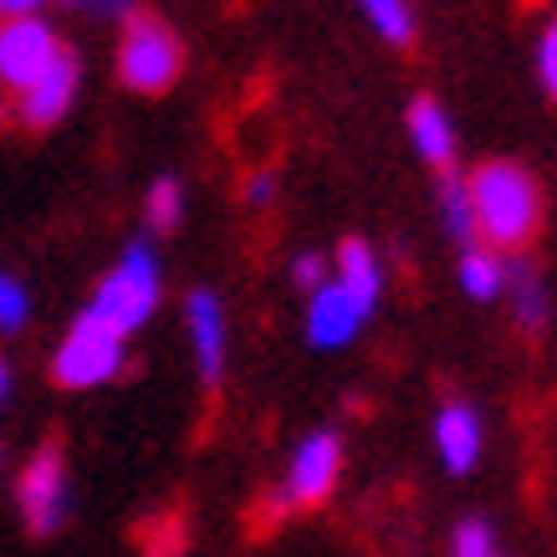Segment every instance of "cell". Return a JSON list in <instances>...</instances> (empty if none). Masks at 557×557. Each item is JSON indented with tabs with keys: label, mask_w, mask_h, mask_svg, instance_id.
Here are the masks:
<instances>
[{
	"label": "cell",
	"mask_w": 557,
	"mask_h": 557,
	"mask_svg": "<svg viewBox=\"0 0 557 557\" xmlns=\"http://www.w3.org/2000/svg\"><path fill=\"white\" fill-rule=\"evenodd\" d=\"M450 557H496V537L486 522H460L450 537Z\"/></svg>",
	"instance_id": "obj_20"
},
{
	"label": "cell",
	"mask_w": 557,
	"mask_h": 557,
	"mask_svg": "<svg viewBox=\"0 0 557 557\" xmlns=\"http://www.w3.org/2000/svg\"><path fill=\"white\" fill-rule=\"evenodd\" d=\"M537 77L547 87V98L557 102V16L542 26V41H537Z\"/></svg>",
	"instance_id": "obj_21"
},
{
	"label": "cell",
	"mask_w": 557,
	"mask_h": 557,
	"mask_svg": "<svg viewBox=\"0 0 557 557\" xmlns=\"http://www.w3.org/2000/svg\"><path fill=\"white\" fill-rule=\"evenodd\" d=\"M16 502L36 537H47V532L62 527V517H67V460H62L57 445H41L26 460V471L16 481Z\"/></svg>",
	"instance_id": "obj_7"
},
{
	"label": "cell",
	"mask_w": 557,
	"mask_h": 557,
	"mask_svg": "<svg viewBox=\"0 0 557 557\" xmlns=\"http://www.w3.org/2000/svg\"><path fill=\"white\" fill-rule=\"evenodd\" d=\"M144 220H149V231L159 236H170L180 231V220H185V180L180 174H159L144 195Z\"/></svg>",
	"instance_id": "obj_17"
},
{
	"label": "cell",
	"mask_w": 557,
	"mask_h": 557,
	"mask_svg": "<svg viewBox=\"0 0 557 557\" xmlns=\"http://www.w3.org/2000/svg\"><path fill=\"white\" fill-rule=\"evenodd\" d=\"M271 200H276V174L256 170L251 180H246V205H256V210H267Z\"/></svg>",
	"instance_id": "obj_24"
},
{
	"label": "cell",
	"mask_w": 557,
	"mask_h": 557,
	"mask_svg": "<svg viewBox=\"0 0 557 557\" xmlns=\"http://www.w3.org/2000/svg\"><path fill=\"white\" fill-rule=\"evenodd\" d=\"M77 87H83V67H77V57H72V51H62V57H57V62H51V67L26 87V92H16V119L41 134V128H51V123H62L72 113Z\"/></svg>",
	"instance_id": "obj_9"
},
{
	"label": "cell",
	"mask_w": 557,
	"mask_h": 557,
	"mask_svg": "<svg viewBox=\"0 0 557 557\" xmlns=\"http://www.w3.org/2000/svg\"><path fill=\"white\" fill-rule=\"evenodd\" d=\"M475 210V240H486L491 251H517L537 236L542 225V185L522 164L491 159L466 180Z\"/></svg>",
	"instance_id": "obj_1"
},
{
	"label": "cell",
	"mask_w": 557,
	"mask_h": 557,
	"mask_svg": "<svg viewBox=\"0 0 557 557\" xmlns=\"http://www.w3.org/2000/svg\"><path fill=\"white\" fill-rule=\"evenodd\" d=\"M185 327H189V348H195V369L205 384H220L225 373V307L215 292H189L185 297Z\"/></svg>",
	"instance_id": "obj_10"
},
{
	"label": "cell",
	"mask_w": 557,
	"mask_h": 557,
	"mask_svg": "<svg viewBox=\"0 0 557 557\" xmlns=\"http://www.w3.org/2000/svg\"><path fill=\"white\" fill-rule=\"evenodd\" d=\"M358 16L369 21V32L388 47H409L420 21H414V5L409 0H358Z\"/></svg>",
	"instance_id": "obj_16"
},
{
	"label": "cell",
	"mask_w": 557,
	"mask_h": 557,
	"mask_svg": "<svg viewBox=\"0 0 557 557\" xmlns=\"http://www.w3.org/2000/svg\"><path fill=\"white\" fill-rule=\"evenodd\" d=\"M322 282H327V256H318V251H302V256H292V287H302V292H318Z\"/></svg>",
	"instance_id": "obj_23"
},
{
	"label": "cell",
	"mask_w": 557,
	"mask_h": 557,
	"mask_svg": "<svg viewBox=\"0 0 557 557\" xmlns=\"http://www.w3.org/2000/svg\"><path fill=\"white\" fill-rule=\"evenodd\" d=\"M481 414H475L471 405H460V399H450V405H440L435 414V450L440 460H445V471L450 475H471L475 460H481Z\"/></svg>",
	"instance_id": "obj_11"
},
{
	"label": "cell",
	"mask_w": 557,
	"mask_h": 557,
	"mask_svg": "<svg viewBox=\"0 0 557 557\" xmlns=\"http://www.w3.org/2000/svg\"><path fill=\"white\" fill-rule=\"evenodd\" d=\"M62 51L67 47L47 16H0V87L26 92Z\"/></svg>",
	"instance_id": "obj_5"
},
{
	"label": "cell",
	"mask_w": 557,
	"mask_h": 557,
	"mask_svg": "<svg viewBox=\"0 0 557 557\" xmlns=\"http://www.w3.org/2000/svg\"><path fill=\"white\" fill-rule=\"evenodd\" d=\"M32 318V297L11 271H0V333H21Z\"/></svg>",
	"instance_id": "obj_19"
},
{
	"label": "cell",
	"mask_w": 557,
	"mask_h": 557,
	"mask_svg": "<svg viewBox=\"0 0 557 557\" xmlns=\"http://www.w3.org/2000/svg\"><path fill=\"white\" fill-rule=\"evenodd\" d=\"M507 297H511V318L527 333H542L553 318V297L542 287V276L527 261H507Z\"/></svg>",
	"instance_id": "obj_14"
},
{
	"label": "cell",
	"mask_w": 557,
	"mask_h": 557,
	"mask_svg": "<svg viewBox=\"0 0 557 557\" xmlns=\"http://www.w3.org/2000/svg\"><path fill=\"white\" fill-rule=\"evenodd\" d=\"M62 5L87 21H128L134 16V0H62Z\"/></svg>",
	"instance_id": "obj_22"
},
{
	"label": "cell",
	"mask_w": 557,
	"mask_h": 557,
	"mask_svg": "<svg viewBox=\"0 0 557 557\" xmlns=\"http://www.w3.org/2000/svg\"><path fill=\"white\" fill-rule=\"evenodd\" d=\"M5 388H11V369L0 363V399H5Z\"/></svg>",
	"instance_id": "obj_26"
},
{
	"label": "cell",
	"mask_w": 557,
	"mask_h": 557,
	"mask_svg": "<svg viewBox=\"0 0 557 557\" xmlns=\"http://www.w3.org/2000/svg\"><path fill=\"white\" fill-rule=\"evenodd\" d=\"M333 276L363 307H379V297H384V261H379V251H373L369 240H343L338 261H333Z\"/></svg>",
	"instance_id": "obj_13"
},
{
	"label": "cell",
	"mask_w": 557,
	"mask_h": 557,
	"mask_svg": "<svg viewBox=\"0 0 557 557\" xmlns=\"http://www.w3.org/2000/svg\"><path fill=\"white\" fill-rule=\"evenodd\" d=\"M159 292H164L159 251H153L149 240H128L123 256L113 261V271H108V276L98 282V292H92L87 318H98L102 327H113L119 338H128V333H138V327L153 318Z\"/></svg>",
	"instance_id": "obj_2"
},
{
	"label": "cell",
	"mask_w": 557,
	"mask_h": 557,
	"mask_svg": "<svg viewBox=\"0 0 557 557\" xmlns=\"http://www.w3.org/2000/svg\"><path fill=\"white\" fill-rule=\"evenodd\" d=\"M440 220H445V231H450V240H460V246H475V210H471V189H466V180H445L440 185Z\"/></svg>",
	"instance_id": "obj_18"
},
{
	"label": "cell",
	"mask_w": 557,
	"mask_h": 557,
	"mask_svg": "<svg viewBox=\"0 0 557 557\" xmlns=\"http://www.w3.org/2000/svg\"><path fill=\"white\" fill-rule=\"evenodd\" d=\"M456 276H460V292H466L471 302H496V297L507 292V256L491 251V246H466Z\"/></svg>",
	"instance_id": "obj_15"
},
{
	"label": "cell",
	"mask_w": 557,
	"mask_h": 557,
	"mask_svg": "<svg viewBox=\"0 0 557 557\" xmlns=\"http://www.w3.org/2000/svg\"><path fill=\"white\" fill-rule=\"evenodd\" d=\"M405 123H409V149L420 153L430 170H450L456 164V123H450V113L435 98L409 102Z\"/></svg>",
	"instance_id": "obj_12"
},
{
	"label": "cell",
	"mask_w": 557,
	"mask_h": 557,
	"mask_svg": "<svg viewBox=\"0 0 557 557\" xmlns=\"http://www.w3.org/2000/svg\"><path fill=\"white\" fill-rule=\"evenodd\" d=\"M338 471H343V445L333 430H318V435H307L302 445H297V456H292L287 466V481H282V491H271V511L282 507H318V502H327L333 496V486H338Z\"/></svg>",
	"instance_id": "obj_6"
},
{
	"label": "cell",
	"mask_w": 557,
	"mask_h": 557,
	"mask_svg": "<svg viewBox=\"0 0 557 557\" xmlns=\"http://www.w3.org/2000/svg\"><path fill=\"white\" fill-rule=\"evenodd\" d=\"M128 338H119L113 327H102L98 318H77L67 327V338L57 343V354H51V379L62 388H98L108 384V379H119L123 373V358H128V348H123Z\"/></svg>",
	"instance_id": "obj_4"
},
{
	"label": "cell",
	"mask_w": 557,
	"mask_h": 557,
	"mask_svg": "<svg viewBox=\"0 0 557 557\" xmlns=\"http://www.w3.org/2000/svg\"><path fill=\"white\" fill-rule=\"evenodd\" d=\"M51 0H0V16H47Z\"/></svg>",
	"instance_id": "obj_25"
},
{
	"label": "cell",
	"mask_w": 557,
	"mask_h": 557,
	"mask_svg": "<svg viewBox=\"0 0 557 557\" xmlns=\"http://www.w3.org/2000/svg\"><path fill=\"white\" fill-rule=\"evenodd\" d=\"M373 318V307H363L354 292L343 287L338 276L327 271V282L318 292H307V343L312 348H348L363 333V322Z\"/></svg>",
	"instance_id": "obj_8"
},
{
	"label": "cell",
	"mask_w": 557,
	"mask_h": 557,
	"mask_svg": "<svg viewBox=\"0 0 557 557\" xmlns=\"http://www.w3.org/2000/svg\"><path fill=\"white\" fill-rule=\"evenodd\" d=\"M113 67H119V83L128 87V92L159 98V92H170V87L180 83V72H185V47H180V36H174L170 21L128 16L123 21V41H119Z\"/></svg>",
	"instance_id": "obj_3"
}]
</instances>
